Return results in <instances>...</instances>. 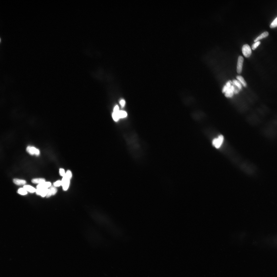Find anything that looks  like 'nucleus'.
Listing matches in <instances>:
<instances>
[{
	"label": "nucleus",
	"instance_id": "7ed1b4c3",
	"mask_svg": "<svg viewBox=\"0 0 277 277\" xmlns=\"http://www.w3.org/2000/svg\"><path fill=\"white\" fill-rule=\"evenodd\" d=\"M239 222L237 212L235 211H232L228 217L227 224L232 226H237Z\"/></svg>",
	"mask_w": 277,
	"mask_h": 277
},
{
	"label": "nucleus",
	"instance_id": "f03ea898",
	"mask_svg": "<svg viewBox=\"0 0 277 277\" xmlns=\"http://www.w3.org/2000/svg\"><path fill=\"white\" fill-rule=\"evenodd\" d=\"M224 232L227 239L230 242H235L239 237L237 230V226H232L226 224Z\"/></svg>",
	"mask_w": 277,
	"mask_h": 277
},
{
	"label": "nucleus",
	"instance_id": "20e7f679",
	"mask_svg": "<svg viewBox=\"0 0 277 277\" xmlns=\"http://www.w3.org/2000/svg\"><path fill=\"white\" fill-rule=\"evenodd\" d=\"M239 207L244 215H246L250 212L251 209V203L247 199H243L239 203Z\"/></svg>",
	"mask_w": 277,
	"mask_h": 277
},
{
	"label": "nucleus",
	"instance_id": "f257e3e1",
	"mask_svg": "<svg viewBox=\"0 0 277 277\" xmlns=\"http://www.w3.org/2000/svg\"><path fill=\"white\" fill-rule=\"evenodd\" d=\"M237 230L239 237L247 236L253 234L254 231V227L250 222H239L237 225Z\"/></svg>",
	"mask_w": 277,
	"mask_h": 277
}]
</instances>
